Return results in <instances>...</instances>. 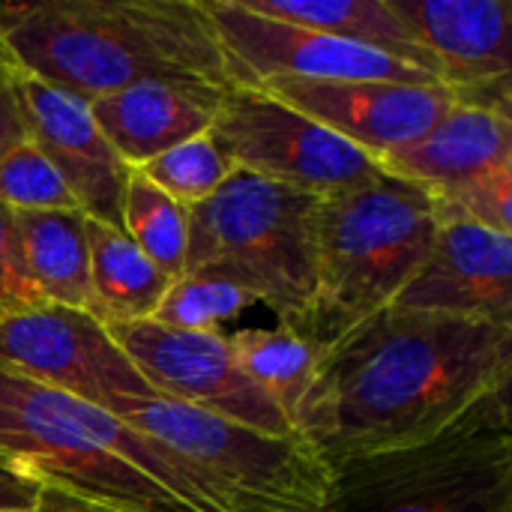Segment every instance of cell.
Segmentation results:
<instances>
[{
    "label": "cell",
    "mask_w": 512,
    "mask_h": 512,
    "mask_svg": "<svg viewBox=\"0 0 512 512\" xmlns=\"http://www.w3.org/2000/svg\"><path fill=\"white\" fill-rule=\"evenodd\" d=\"M510 366L512 327L390 306L321 354L291 429L330 471L420 447L510 390Z\"/></svg>",
    "instance_id": "1"
},
{
    "label": "cell",
    "mask_w": 512,
    "mask_h": 512,
    "mask_svg": "<svg viewBox=\"0 0 512 512\" xmlns=\"http://www.w3.org/2000/svg\"><path fill=\"white\" fill-rule=\"evenodd\" d=\"M0 54L87 102L144 81L240 84L201 0L0 3Z\"/></svg>",
    "instance_id": "2"
},
{
    "label": "cell",
    "mask_w": 512,
    "mask_h": 512,
    "mask_svg": "<svg viewBox=\"0 0 512 512\" xmlns=\"http://www.w3.org/2000/svg\"><path fill=\"white\" fill-rule=\"evenodd\" d=\"M0 456L96 512H231L180 456L117 414L0 372Z\"/></svg>",
    "instance_id": "3"
},
{
    "label": "cell",
    "mask_w": 512,
    "mask_h": 512,
    "mask_svg": "<svg viewBox=\"0 0 512 512\" xmlns=\"http://www.w3.org/2000/svg\"><path fill=\"white\" fill-rule=\"evenodd\" d=\"M438 210L429 189L381 171L318 201L315 297L300 327L324 354L351 330L390 309L423 270Z\"/></svg>",
    "instance_id": "4"
},
{
    "label": "cell",
    "mask_w": 512,
    "mask_h": 512,
    "mask_svg": "<svg viewBox=\"0 0 512 512\" xmlns=\"http://www.w3.org/2000/svg\"><path fill=\"white\" fill-rule=\"evenodd\" d=\"M318 201L234 168L207 201L186 207L183 273H225L249 288L276 324L300 330L315 297Z\"/></svg>",
    "instance_id": "5"
},
{
    "label": "cell",
    "mask_w": 512,
    "mask_h": 512,
    "mask_svg": "<svg viewBox=\"0 0 512 512\" xmlns=\"http://www.w3.org/2000/svg\"><path fill=\"white\" fill-rule=\"evenodd\" d=\"M318 512H512L507 390L420 447L333 468Z\"/></svg>",
    "instance_id": "6"
},
{
    "label": "cell",
    "mask_w": 512,
    "mask_h": 512,
    "mask_svg": "<svg viewBox=\"0 0 512 512\" xmlns=\"http://www.w3.org/2000/svg\"><path fill=\"white\" fill-rule=\"evenodd\" d=\"M111 414L189 462L231 512H318L333 471L297 438H276L168 396L120 399Z\"/></svg>",
    "instance_id": "7"
},
{
    "label": "cell",
    "mask_w": 512,
    "mask_h": 512,
    "mask_svg": "<svg viewBox=\"0 0 512 512\" xmlns=\"http://www.w3.org/2000/svg\"><path fill=\"white\" fill-rule=\"evenodd\" d=\"M210 132L234 168L315 198L381 174L372 156L261 87H228Z\"/></svg>",
    "instance_id": "8"
},
{
    "label": "cell",
    "mask_w": 512,
    "mask_h": 512,
    "mask_svg": "<svg viewBox=\"0 0 512 512\" xmlns=\"http://www.w3.org/2000/svg\"><path fill=\"white\" fill-rule=\"evenodd\" d=\"M105 330L159 396L264 435H294L285 411L237 366L222 330H174L150 318Z\"/></svg>",
    "instance_id": "9"
},
{
    "label": "cell",
    "mask_w": 512,
    "mask_h": 512,
    "mask_svg": "<svg viewBox=\"0 0 512 512\" xmlns=\"http://www.w3.org/2000/svg\"><path fill=\"white\" fill-rule=\"evenodd\" d=\"M0 372L105 411L120 399L156 396L99 318L54 303L0 318Z\"/></svg>",
    "instance_id": "10"
},
{
    "label": "cell",
    "mask_w": 512,
    "mask_h": 512,
    "mask_svg": "<svg viewBox=\"0 0 512 512\" xmlns=\"http://www.w3.org/2000/svg\"><path fill=\"white\" fill-rule=\"evenodd\" d=\"M231 57L237 81L258 87L270 78L300 81H405L441 84L435 75L360 42L252 12L240 0H201Z\"/></svg>",
    "instance_id": "11"
},
{
    "label": "cell",
    "mask_w": 512,
    "mask_h": 512,
    "mask_svg": "<svg viewBox=\"0 0 512 512\" xmlns=\"http://www.w3.org/2000/svg\"><path fill=\"white\" fill-rule=\"evenodd\" d=\"M258 87L327 126L375 162L420 141L456 105V93L444 84L270 78Z\"/></svg>",
    "instance_id": "12"
},
{
    "label": "cell",
    "mask_w": 512,
    "mask_h": 512,
    "mask_svg": "<svg viewBox=\"0 0 512 512\" xmlns=\"http://www.w3.org/2000/svg\"><path fill=\"white\" fill-rule=\"evenodd\" d=\"M15 69V66H12ZM27 141L42 150L69 186L81 213L123 231L120 210L132 168L117 156L90 114V102L15 69Z\"/></svg>",
    "instance_id": "13"
},
{
    "label": "cell",
    "mask_w": 512,
    "mask_h": 512,
    "mask_svg": "<svg viewBox=\"0 0 512 512\" xmlns=\"http://www.w3.org/2000/svg\"><path fill=\"white\" fill-rule=\"evenodd\" d=\"M459 102L510 111L512 6L507 0H390Z\"/></svg>",
    "instance_id": "14"
},
{
    "label": "cell",
    "mask_w": 512,
    "mask_h": 512,
    "mask_svg": "<svg viewBox=\"0 0 512 512\" xmlns=\"http://www.w3.org/2000/svg\"><path fill=\"white\" fill-rule=\"evenodd\" d=\"M393 306L512 327V237L462 219L441 222L423 270Z\"/></svg>",
    "instance_id": "15"
},
{
    "label": "cell",
    "mask_w": 512,
    "mask_h": 512,
    "mask_svg": "<svg viewBox=\"0 0 512 512\" xmlns=\"http://www.w3.org/2000/svg\"><path fill=\"white\" fill-rule=\"evenodd\" d=\"M225 90L198 84L144 81L90 102V114L129 168L210 132Z\"/></svg>",
    "instance_id": "16"
},
{
    "label": "cell",
    "mask_w": 512,
    "mask_h": 512,
    "mask_svg": "<svg viewBox=\"0 0 512 512\" xmlns=\"http://www.w3.org/2000/svg\"><path fill=\"white\" fill-rule=\"evenodd\" d=\"M507 162H512L510 111L456 99L420 141L384 156L378 165L435 195Z\"/></svg>",
    "instance_id": "17"
},
{
    "label": "cell",
    "mask_w": 512,
    "mask_h": 512,
    "mask_svg": "<svg viewBox=\"0 0 512 512\" xmlns=\"http://www.w3.org/2000/svg\"><path fill=\"white\" fill-rule=\"evenodd\" d=\"M21 261L42 303L84 309L90 303V243L81 210L15 213Z\"/></svg>",
    "instance_id": "18"
},
{
    "label": "cell",
    "mask_w": 512,
    "mask_h": 512,
    "mask_svg": "<svg viewBox=\"0 0 512 512\" xmlns=\"http://www.w3.org/2000/svg\"><path fill=\"white\" fill-rule=\"evenodd\" d=\"M252 12L300 24L336 39L360 42L378 51H387L429 75L438 78V66L429 51L408 30L402 15L390 0H240ZM441 81V78H438Z\"/></svg>",
    "instance_id": "19"
},
{
    "label": "cell",
    "mask_w": 512,
    "mask_h": 512,
    "mask_svg": "<svg viewBox=\"0 0 512 512\" xmlns=\"http://www.w3.org/2000/svg\"><path fill=\"white\" fill-rule=\"evenodd\" d=\"M90 243V303L87 312L102 324L153 318L171 279L156 270L141 249L117 228L87 219Z\"/></svg>",
    "instance_id": "20"
},
{
    "label": "cell",
    "mask_w": 512,
    "mask_h": 512,
    "mask_svg": "<svg viewBox=\"0 0 512 512\" xmlns=\"http://www.w3.org/2000/svg\"><path fill=\"white\" fill-rule=\"evenodd\" d=\"M237 366L258 384L291 420L315 381L321 351L297 327L276 324L270 330H240L228 336Z\"/></svg>",
    "instance_id": "21"
},
{
    "label": "cell",
    "mask_w": 512,
    "mask_h": 512,
    "mask_svg": "<svg viewBox=\"0 0 512 512\" xmlns=\"http://www.w3.org/2000/svg\"><path fill=\"white\" fill-rule=\"evenodd\" d=\"M120 222H123V234L141 249V255L156 270H162L171 282L183 276L189 213L153 180H147L138 168H132L129 174Z\"/></svg>",
    "instance_id": "22"
},
{
    "label": "cell",
    "mask_w": 512,
    "mask_h": 512,
    "mask_svg": "<svg viewBox=\"0 0 512 512\" xmlns=\"http://www.w3.org/2000/svg\"><path fill=\"white\" fill-rule=\"evenodd\" d=\"M252 303H258L255 294L237 279L213 270H198L183 273L168 285L150 321L174 330H219L225 321L243 315Z\"/></svg>",
    "instance_id": "23"
},
{
    "label": "cell",
    "mask_w": 512,
    "mask_h": 512,
    "mask_svg": "<svg viewBox=\"0 0 512 512\" xmlns=\"http://www.w3.org/2000/svg\"><path fill=\"white\" fill-rule=\"evenodd\" d=\"M138 171L147 180H153L162 192H168L177 204L195 207L207 201L234 174V165L219 147V141L213 138V132H201L159 153Z\"/></svg>",
    "instance_id": "24"
},
{
    "label": "cell",
    "mask_w": 512,
    "mask_h": 512,
    "mask_svg": "<svg viewBox=\"0 0 512 512\" xmlns=\"http://www.w3.org/2000/svg\"><path fill=\"white\" fill-rule=\"evenodd\" d=\"M0 204L12 213L81 210L63 177L30 141L18 144L0 159Z\"/></svg>",
    "instance_id": "25"
},
{
    "label": "cell",
    "mask_w": 512,
    "mask_h": 512,
    "mask_svg": "<svg viewBox=\"0 0 512 512\" xmlns=\"http://www.w3.org/2000/svg\"><path fill=\"white\" fill-rule=\"evenodd\" d=\"M432 195V192H429ZM438 219H462L512 237V162L432 195Z\"/></svg>",
    "instance_id": "26"
},
{
    "label": "cell",
    "mask_w": 512,
    "mask_h": 512,
    "mask_svg": "<svg viewBox=\"0 0 512 512\" xmlns=\"http://www.w3.org/2000/svg\"><path fill=\"white\" fill-rule=\"evenodd\" d=\"M0 512H96L0 456Z\"/></svg>",
    "instance_id": "27"
},
{
    "label": "cell",
    "mask_w": 512,
    "mask_h": 512,
    "mask_svg": "<svg viewBox=\"0 0 512 512\" xmlns=\"http://www.w3.org/2000/svg\"><path fill=\"white\" fill-rule=\"evenodd\" d=\"M42 297L27 279L18 231H15V213L0 204V318L15 315L21 309L39 306Z\"/></svg>",
    "instance_id": "28"
},
{
    "label": "cell",
    "mask_w": 512,
    "mask_h": 512,
    "mask_svg": "<svg viewBox=\"0 0 512 512\" xmlns=\"http://www.w3.org/2000/svg\"><path fill=\"white\" fill-rule=\"evenodd\" d=\"M24 141H27V126L15 93V69L0 54V159Z\"/></svg>",
    "instance_id": "29"
}]
</instances>
